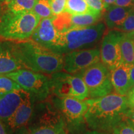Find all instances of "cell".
I'll return each mask as SVG.
<instances>
[{
  "mask_svg": "<svg viewBox=\"0 0 134 134\" xmlns=\"http://www.w3.org/2000/svg\"><path fill=\"white\" fill-rule=\"evenodd\" d=\"M86 100L88 109L85 115V123L93 130L112 133L124 119L129 109L126 96L112 93Z\"/></svg>",
  "mask_w": 134,
  "mask_h": 134,
  "instance_id": "1",
  "label": "cell"
},
{
  "mask_svg": "<svg viewBox=\"0 0 134 134\" xmlns=\"http://www.w3.org/2000/svg\"><path fill=\"white\" fill-rule=\"evenodd\" d=\"M50 76L52 93L55 96L72 97L82 100L89 98L88 88L80 75L60 71Z\"/></svg>",
  "mask_w": 134,
  "mask_h": 134,
  "instance_id": "8",
  "label": "cell"
},
{
  "mask_svg": "<svg viewBox=\"0 0 134 134\" xmlns=\"http://www.w3.org/2000/svg\"><path fill=\"white\" fill-rule=\"evenodd\" d=\"M32 11L41 19L53 18L50 0H36Z\"/></svg>",
  "mask_w": 134,
  "mask_h": 134,
  "instance_id": "22",
  "label": "cell"
},
{
  "mask_svg": "<svg viewBox=\"0 0 134 134\" xmlns=\"http://www.w3.org/2000/svg\"><path fill=\"white\" fill-rule=\"evenodd\" d=\"M132 8H123L112 5L104 13L105 24L110 30H117L124 22L131 12Z\"/></svg>",
  "mask_w": 134,
  "mask_h": 134,
  "instance_id": "18",
  "label": "cell"
},
{
  "mask_svg": "<svg viewBox=\"0 0 134 134\" xmlns=\"http://www.w3.org/2000/svg\"><path fill=\"white\" fill-rule=\"evenodd\" d=\"M112 134H134V125L131 122L124 118L114 129Z\"/></svg>",
  "mask_w": 134,
  "mask_h": 134,
  "instance_id": "24",
  "label": "cell"
},
{
  "mask_svg": "<svg viewBox=\"0 0 134 134\" xmlns=\"http://www.w3.org/2000/svg\"><path fill=\"white\" fill-rule=\"evenodd\" d=\"M13 1V0H4V2H3V5L7 6L8 4H9V3Z\"/></svg>",
  "mask_w": 134,
  "mask_h": 134,
  "instance_id": "36",
  "label": "cell"
},
{
  "mask_svg": "<svg viewBox=\"0 0 134 134\" xmlns=\"http://www.w3.org/2000/svg\"><path fill=\"white\" fill-rule=\"evenodd\" d=\"M36 0H13L7 6L6 11L13 13H23L32 11Z\"/></svg>",
  "mask_w": 134,
  "mask_h": 134,
  "instance_id": "20",
  "label": "cell"
},
{
  "mask_svg": "<svg viewBox=\"0 0 134 134\" xmlns=\"http://www.w3.org/2000/svg\"><path fill=\"white\" fill-rule=\"evenodd\" d=\"M53 18L41 19L31 37L38 44L51 50L57 42L60 34L53 24Z\"/></svg>",
  "mask_w": 134,
  "mask_h": 134,
  "instance_id": "14",
  "label": "cell"
},
{
  "mask_svg": "<svg viewBox=\"0 0 134 134\" xmlns=\"http://www.w3.org/2000/svg\"><path fill=\"white\" fill-rule=\"evenodd\" d=\"M11 46L23 68L47 75L63 70V55L54 52L31 38L11 42Z\"/></svg>",
  "mask_w": 134,
  "mask_h": 134,
  "instance_id": "2",
  "label": "cell"
},
{
  "mask_svg": "<svg viewBox=\"0 0 134 134\" xmlns=\"http://www.w3.org/2000/svg\"><path fill=\"white\" fill-rule=\"evenodd\" d=\"M126 96L129 108L134 109V87L130 90Z\"/></svg>",
  "mask_w": 134,
  "mask_h": 134,
  "instance_id": "29",
  "label": "cell"
},
{
  "mask_svg": "<svg viewBox=\"0 0 134 134\" xmlns=\"http://www.w3.org/2000/svg\"><path fill=\"white\" fill-rule=\"evenodd\" d=\"M85 1L94 13L103 15L106 10L102 0H85Z\"/></svg>",
  "mask_w": 134,
  "mask_h": 134,
  "instance_id": "27",
  "label": "cell"
},
{
  "mask_svg": "<svg viewBox=\"0 0 134 134\" xmlns=\"http://www.w3.org/2000/svg\"><path fill=\"white\" fill-rule=\"evenodd\" d=\"M66 134H70V133H68V132H67V133H66Z\"/></svg>",
  "mask_w": 134,
  "mask_h": 134,
  "instance_id": "39",
  "label": "cell"
},
{
  "mask_svg": "<svg viewBox=\"0 0 134 134\" xmlns=\"http://www.w3.org/2000/svg\"><path fill=\"white\" fill-rule=\"evenodd\" d=\"M106 32V26L103 23L60 32L57 42L52 51L64 55L75 50L94 48Z\"/></svg>",
  "mask_w": 134,
  "mask_h": 134,
  "instance_id": "3",
  "label": "cell"
},
{
  "mask_svg": "<svg viewBox=\"0 0 134 134\" xmlns=\"http://www.w3.org/2000/svg\"><path fill=\"white\" fill-rule=\"evenodd\" d=\"M132 10H133V11H134V6H133V7L132 8Z\"/></svg>",
  "mask_w": 134,
  "mask_h": 134,
  "instance_id": "38",
  "label": "cell"
},
{
  "mask_svg": "<svg viewBox=\"0 0 134 134\" xmlns=\"http://www.w3.org/2000/svg\"><path fill=\"white\" fill-rule=\"evenodd\" d=\"M133 34H134V32H133Z\"/></svg>",
  "mask_w": 134,
  "mask_h": 134,
  "instance_id": "40",
  "label": "cell"
},
{
  "mask_svg": "<svg viewBox=\"0 0 134 134\" xmlns=\"http://www.w3.org/2000/svg\"><path fill=\"white\" fill-rule=\"evenodd\" d=\"M40 21L33 11L16 14L4 11L0 19V38L11 42L29 39Z\"/></svg>",
  "mask_w": 134,
  "mask_h": 134,
  "instance_id": "5",
  "label": "cell"
},
{
  "mask_svg": "<svg viewBox=\"0 0 134 134\" xmlns=\"http://www.w3.org/2000/svg\"><path fill=\"white\" fill-rule=\"evenodd\" d=\"M0 134H8L4 124L0 120Z\"/></svg>",
  "mask_w": 134,
  "mask_h": 134,
  "instance_id": "33",
  "label": "cell"
},
{
  "mask_svg": "<svg viewBox=\"0 0 134 134\" xmlns=\"http://www.w3.org/2000/svg\"><path fill=\"white\" fill-rule=\"evenodd\" d=\"M63 70L72 75L81 73L100 60L99 48L75 50L63 55Z\"/></svg>",
  "mask_w": 134,
  "mask_h": 134,
  "instance_id": "10",
  "label": "cell"
},
{
  "mask_svg": "<svg viewBox=\"0 0 134 134\" xmlns=\"http://www.w3.org/2000/svg\"><path fill=\"white\" fill-rule=\"evenodd\" d=\"M86 84L89 98H100L113 93L111 71L108 66L99 62L79 73Z\"/></svg>",
  "mask_w": 134,
  "mask_h": 134,
  "instance_id": "7",
  "label": "cell"
},
{
  "mask_svg": "<svg viewBox=\"0 0 134 134\" xmlns=\"http://www.w3.org/2000/svg\"><path fill=\"white\" fill-rule=\"evenodd\" d=\"M30 94L23 89L0 96V120L5 123L16 111Z\"/></svg>",
  "mask_w": 134,
  "mask_h": 134,
  "instance_id": "15",
  "label": "cell"
},
{
  "mask_svg": "<svg viewBox=\"0 0 134 134\" xmlns=\"http://www.w3.org/2000/svg\"><path fill=\"white\" fill-rule=\"evenodd\" d=\"M111 81L115 93L127 96L130 88V65L122 63L111 70Z\"/></svg>",
  "mask_w": 134,
  "mask_h": 134,
  "instance_id": "17",
  "label": "cell"
},
{
  "mask_svg": "<svg viewBox=\"0 0 134 134\" xmlns=\"http://www.w3.org/2000/svg\"><path fill=\"white\" fill-rule=\"evenodd\" d=\"M130 88L134 87V63L130 65Z\"/></svg>",
  "mask_w": 134,
  "mask_h": 134,
  "instance_id": "31",
  "label": "cell"
},
{
  "mask_svg": "<svg viewBox=\"0 0 134 134\" xmlns=\"http://www.w3.org/2000/svg\"><path fill=\"white\" fill-rule=\"evenodd\" d=\"M51 99L63 117L68 133L80 131L85 122V115L88 109L86 100L72 97L57 96Z\"/></svg>",
  "mask_w": 134,
  "mask_h": 134,
  "instance_id": "9",
  "label": "cell"
},
{
  "mask_svg": "<svg viewBox=\"0 0 134 134\" xmlns=\"http://www.w3.org/2000/svg\"><path fill=\"white\" fill-rule=\"evenodd\" d=\"M30 94L34 101L46 100L52 93L50 76L43 73L21 68L6 75Z\"/></svg>",
  "mask_w": 134,
  "mask_h": 134,
  "instance_id": "6",
  "label": "cell"
},
{
  "mask_svg": "<svg viewBox=\"0 0 134 134\" xmlns=\"http://www.w3.org/2000/svg\"><path fill=\"white\" fill-rule=\"evenodd\" d=\"M63 117L51 99L38 102L26 129L19 134H66Z\"/></svg>",
  "mask_w": 134,
  "mask_h": 134,
  "instance_id": "4",
  "label": "cell"
},
{
  "mask_svg": "<svg viewBox=\"0 0 134 134\" xmlns=\"http://www.w3.org/2000/svg\"><path fill=\"white\" fill-rule=\"evenodd\" d=\"M65 11H66L72 14L94 13L90 8L85 0H66Z\"/></svg>",
  "mask_w": 134,
  "mask_h": 134,
  "instance_id": "21",
  "label": "cell"
},
{
  "mask_svg": "<svg viewBox=\"0 0 134 134\" xmlns=\"http://www.w3.org/2000/svg\"><path fill=\"white\" fill-rule=\"evenodd\" d=\"M2 5H3L2 4H0V19H1V16H2L3 13L4 12V11H3V8Z\"/></svg>",
  "mask_w": 134,
  "mask_h": 134,
  "instance_id": "35",
  "label": "cell"
},
{
  "mask_svg": "<svg viewBox=\"0 0 134 134\" xmlns=\"http://www.w3.org/2000/svg\"><path fill=\"white\" fill-rule=\"evenodd\" d=\"M113 5L123 8H132L134 6V0H116Z\"/></svg>",
  "mask_w": 134,
  "mask_h": 134,
  "instance_id": "28",
  "label": "cell"
},
{
  "mask_svg": "<svg viewBox=\"0 0 134 134\" xmlns=\"http://www.w3.org/2000/svg\"><path fill=\"white\" fill-rule=\"evenodd\" d=\"M3 2H4V0H0V4H3Z\"/></svg>",
  "mask_w": 134,
  "mask_h": 134,
  "instance_id": "37",
  "label": "cell"
},
{
  "mask_svg": "<svg viewBox=\"0 0 134 134\" xmlns=\"http://www.w3.org/2000/svg\"><path fill=\"white\" fill-rule=\"evenodd\" d=\"M122 35V32L110 30L103 38L100 48V61L110 71L123 63L120 48Z\"/></svg>",
  "mask_w": 134,
  "mask_h": 134,
  "instance_id": "11",
  "label": "cell"
},
{
  "mask_svg": "<svg viewBox=\"0 0 134 134\" xmlns=\"http://www.w3.org/2000/svg\"><path fill=\"white\" fill-rule=\"evenodd\" d=\"M34 102L30 95L21 104L14 114L4 123L8 134H19L27 128L33 114Z\"/></svg>",
  "mask_w": 134,
  "mask_h": 134,
  "instance_id": "13",
  "label": "cell"
},
{
  "mask_svg": "<svg viewBox=\"0 0 134 134\" xmlns=\"http://www.w3.org/2000/svg\"><path fill=\"white\" fill-rule=\"evenodd\" d=\"M124 118L131 122L134 125V109H129L125 113Z\"/></svg>",
  "mask_w": 134,
  "mask_h": 134,
  "instance_id": "30",
  "label": "cell"
},
{
  "mask_svg": "<svg viewBox=\"0 0 134 134\" xmlns=\"http://www.w3.org/2000/svg\"><path fill=\"white\" fill-rule=\"evenodd\" d=\"M23 67L13 52L11 42L0 41V75H6Z\"/></svg>",
  "mask_w": 134,
  "mask_h": 134,
  "instance_id": "16",
  "label": "cell"
},
{
  "mask_svg": "<svg viewBox=\"0 0 134 134\" xmlns=\"http://www.w3.org/2000/svg\"><path fill=\"white\" fill-rule=\"evenodd\" d=\"M102 1H103V2L104 3L105 8L107 9V8L109 7V6L113 5L114 3L115 2L116 0H102Z\"/></svg>",
  "mask_w": 134,
  "mask_h": 134,
  "instance_id": "32",
  "label": "cell"
},
{
  "mask_svg": "<svg viewBox=\"0 0 134 134\" xmlns=\"http://www.w3.org/2000/svg\"><path fill=\"white\" fill-rule=\"evenodd\" d=\"M21 89V87L11 78L6 75H0V96Z\"/></svg>",
  "mask_w": 134,
  "mask_h": 134,
  "instance_id": "23",
  "label": "cell"
},
{
  "mask_svg": "<svg viewBox=\"0 0 134 134\" xmlns=\"http://www.w3.org/2000/svg\"><path fill=\"white\" fill-rule=\"evenodd\" d=\"M50 3L54 17L58 16L65 11L66 0H50Z\"/></svg>",
  "mask_w": 134,
  "mask_h": 134,
  "instance_id": "26",
  "label": "cell"
},
{
  "mask_svg": "<svg viewBox=\"0 0 134 134\" xmlns=\"http://www.w3.org/2000/svg\"><path fill=\"white\" fill-rule=\"evenodd\" d=\"M103 14L94 13L72 14L64 11L53 18V24L59 32L71 28L90 26L99 23Z\"/></svg>",
  "mask_w": 134,
  "mask_h": 134,
  "instance_id": "12",
  "label": "cell"
},
{
  "mask_svg": "<svg viewBox=\"0 0 134 134\" xmlns=\"http://www.w3.org/2000/svg\"><path fill=\"white\" fill-rule=\"evenodd\" d=\"M115 31L124 33L134 32V11L132 9L124 22Z\"/></svg>",
  "mask_w": 134,
  "mask_h": 134,
  "instance_id": "25",
  "label": "cell"
},
{
  "mask_svg": "<svg viewBox=\"0 0 134 134\" xmlns=\"http://www.w3.org/2000/svg\"><path fill=\"white\" fill-rule=\"evenodd\" d=\"M83 134H112L109 133H106V132H102L96 131V130H91V131H88L85 132Z\"/></svg>",
  "mask_w": 134,
  "mask_h": 134,
  "instance_id": "34",
  "label": "cell"
},
{
  "mask_svg": "<svg viewBox=\"0 0 134 134\" xmlns=\"http://www.w3.org/2000/svg\"><path fill=\"white\" fill-rule=\"evenodd\" d=\"M122 62L128 65L134 63L133 32L124 33L120 41Z\"/></svg>",
  "mask_w": 134,
  "mask_h": 134,
  "instance_id": "19",
  "label": "cell"
}]
</instances>
